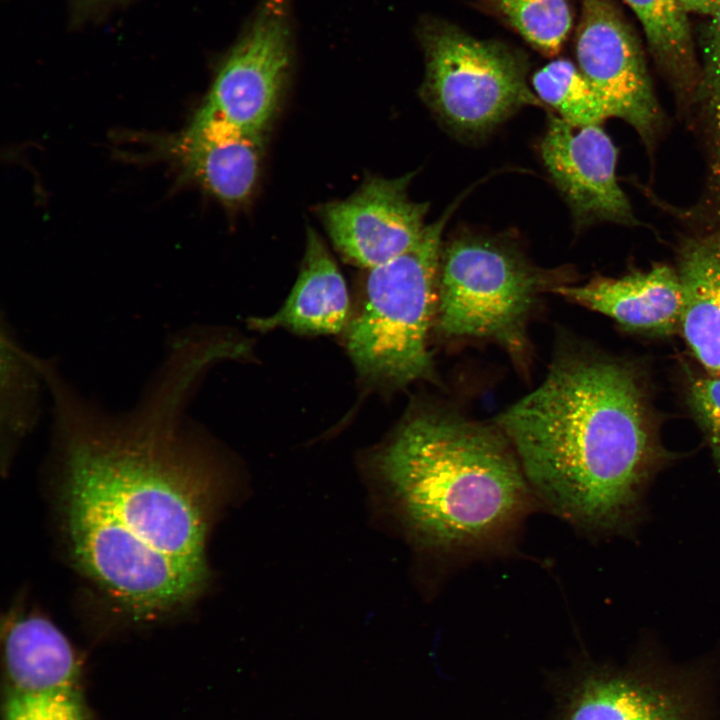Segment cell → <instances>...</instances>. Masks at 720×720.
<instances>
[{
  "mask_svg": "<svg viewBox=\"0 0 720 720\" xmlns=\"http://www.w3.org/2000/svg\"><path fill=\"white\" fill-rule=\"evenodd\" d=\"M351 314L346 282L325 243L313 228L307 230L299 275L275 313L249 320L253 329H286L297 334H338Z\"/></svg>",
  "mask_w": 720,
  "mask_h": 720,
  "instance_id": "obj_16",
  "label": "cell"
},
{
  "mask_svg": "<svg viewBox=\"0 0 720 720\" xmlns=\"http://www.w3.org/2000/svg\"><path fill=\"white\" fill-rule=\"evenodd\" d=\"M210 367L198 348L170 343L135 406L112 413L80 394L54 360L41 366L73 558L137 616L185 605L207 579L214 478L187 408Z\"/></svg>",
  "mask_w": 720,
  "mask_h": 720,
  "instance_id": "obj_1",
  "label": "cell"
},
{
  "mask_svg": "<svg viewBox=\"0 0 720 720\" xmlns=\"http://www.w3.org/2000/svg\"><path fill=\"white\" fill-rule=\"evenodd\" d=\"M625 328L670 334L681 325L683 290L676 268L655 264L622 277H597L582 285L553 290Z\"/></svg>",
  "mask_w": 720,
  "mask_h": 720,
  "instance_id": "obj_14",
  "label": "cell"
},
{
  "mask_svg": "<svg viewBox=\"0 0 720 720\" xmlns=\"http://www.w3.org/2000/svg\"><path fill=\"white\" fill-rule=\"evenodd\" d=\"M0 430L7 453L37 424L44 383L36 356L25 351L1 322Z\"/></svg>",
  "mask_w": 720,
  "mask_h": 720,
  "instance_id": "obj_19",
  "label": "cell"
},
{
  "mask_svg": "<svg viewBox=\"0 0 720 720\" xmlns=\"http://www.w3.org/2000/svg\"><path fill=\"white\" fill-rule=\"evenodd\" d=\"M688 403L720 474V376L695 379L689 388Z\"/></svg>",
  "mask_w": 720,
  "mask_h": 720,
  "instance_id": "obj_22",
  "label": "cell"
},
{
  "mask_svg": "<svg viewBox=\"0 0 720 720\" xmlns=\"http://www.w3.org/2000/svg\"><path fill=\"white\" fill-rule=\"evenodd\" d=\"M4 659V720H90L74 650L50 620L14 615L4 631Z\"/></svg>",
  "mask_w": 720,
  "mask_h": 720,
  "instance_id": "obj_9",
  "label": "cell"
},
{
  "mask_svg": "<svg viewBox=\"0 0 720 720\" xmlns=\"http://www.w3.org/2000/svg\"><path fill=\"white\" fill-rule=\"evenodd\" d=\"M412 174L369 177L348 198L326 204L322 219L334 247L367 270L403 254L423 237L428 203L408 195Z\"/></svg>",
  "mask_w": 720,
  "mask_h": 720,
  "instance_id": "obj_12",
  "label": "cell"
},
{
  "mask_svg": "<svg viewBox=\"0 0 720 720\" xmlns=\"http://www.w3.org/2000/svg\"><path fill=\"white\" fill-rule=\"evenodd\" d=\"M537 97L574 127L602 124L614 117L602 95L578 67L566 59H556L532 77Z\"/></svg>",
  "mask_w": 720,
  "mask_h": 720,
  "instance_id": "obj_20",
  "label": "cell"
},
{
  "mask_svg": "<svg viewBox=\"0 0 720 720\" xmlns=\"http://www.w3.org/2000/svg\"><path fill=\"white\" fill-rule=\"evenodd\" d=\"M642 25L649 52L673 92L677 109L688 115L700 76L688 14L677 0H624Z\"/></svg>",
  "mask_w": 720,
  "mask_h": 720,
  "instance_id": "obj_17",
  "label": "cell"
},
{
  "mask_svg": "<svg viewBox=\"0 0 720 720\" xmlns=\"http://www.w3.org/2000/svg\"><path fill=\"white\" fill-rule=\"evenodd\" d=\"M695 672L648 661L590 665L567 687L558 720H707Z\"/></svg>",
  "mask_w": 720,
  "mask_h": 720,
  "instance_id": "obj_10",
  "label": "cell"
},
{
  "mask_svg": "<svg viewBox=\"0 0 720 720\" xmlns=\"http://www.w3.org/2000/svg\"><path fill=\"white\" fill-rule=\"evenodd\" d=\"M700 76L688 113L705 148L707 173L702 203L720 206V9L706 16L699 33Z\"/></svg>",
  "mask_w": 720,
  "mask_h": 720,
  "instance_id": "obj_18",
  "label": "cell"
},
{
  "mask_svg": "<svg viewBox=\"0 0 720 720\" xmlns=\"http://www.w3.org/2000/svg\"><path fill=\"white\" fill-rule=\"evenodd\" d=\"M155 152L217 199L229 205L252 194L260 171L264 133L195 115L189 127L161 137Z\"/></svg>",
  "mask_w": 720,
  "mask_h": 720,
  "instance_id": "obj_13",
  "label": "cell"
},
{
  "mask_svg": "<svg viewBox=\"0 0 720 720\" xmlns=\"http://www.w3.org/2000/svg\"><path fill=\"white\" fill-rule=\"evenodd\" d=\"M455 207L456 202L427 225L408 251L368 270L343 332L352 363L370 384L402 388L433 378L428 337L435 323L442 234Z\"/></svg>",
  "mask_w": 720,
  "mask_h": 720,
  "instance_id": "obj_4",
  "label": "cell"
},
{
  "mask_svg": "<svg viewBox=\"0 0 720 720\" xmlns=\"http://www.w3.org/2000/svg\"><path fill=\"white\" fill-rule=\"evenodd\" d=\"M580 2L575 39L578 68L614 117L629 124L652 152L666 120L641 43L614 1Z\"/></svg>",
  "mask_w": 720,
  "mask_h": 720,
  "instance_id": "obj_8",
  "label": "cell"
},
{
  "mask_svg": "<svg viewBox=\"0 0 720 720\" xmlns=\"http://www.w3.org/2000/svg\"><path fill=\"white\" fill-rule=\"evenodd\" d=\"M501 16L531 46L557 54L572 27L569 0H478Z\"/></svg>",
  "mask_w": 720,
  "mask_h": 720,
  "instance_id": "obj_21",
  "label": "cell"
},
{
  "mask_svg": "<svg viewBox=\"0 0 720 720\" xmlns=\"http://www.w3.org/2000/svg\"><path fill=\"white\" fill-rule=\"evenodd\" d=\"M712 213H713V217H714L716 230H717L719 240H720V212H712Z\"/></svg>",
  "mask_w": 720,
  "mask_h": 720,
  "instance_id": "obj_25",
  "label": "cell"
},
{
  "mask_svg": "<svg viewBox=\"0 0 720 720\" xmlns=\"http://www.w3.org/2000/svg\"><path fill=\"white\" fill-rule=\"evenodd\" d=\"M684 11L705 17L720 9V0H677Z\"/></svg>",
  "mask_w": 720,
  "mask_h": 720,
  "instance_id": "obj_24",
  "label": "cell"
},
{
  "mask_svg": "<svg viewBox=\"0 0 720 720\" xmlns=\"http://www.w3.org/2000/svg\"><path fill=\"white\" fill-rule=\"evenodd\" d=\"M690 215L700 224L681 237L677 249L684 300L680 328L708 374L720 376V240L711 212Z\"/></svg>",
  "mask_w": 720,
  "mask_h": 720,
  "instance_id": "obj_15",
  "label": "cell"
},
{
  "mask_svg": "<svg viewBox=\"0 0 720 720\" xmlns=\"http://www.w3.org/2000/svg\"><path fill=\"white\" fill-rule=\"evenodd\" d=\"M289 0H261L196 115L265 133L291 64Z\"/></svg>",
  "mask_w": 720,
  "mask_h": 720,
  "instance_id": "obj_7",
  "label": "cell"
},
{
  "mask_svg": "<svg viewBox=\"0 0 720 720\" xmlns=\"http://www.w3.org/2000/svg\"><path fill=\"white\" fill-rule=\"evenodd\" d=\"M75 17L86 18L119 4L124 0H70Z\"/></svg>",
  "mask_w": 720,
  "mask_h": 720,
  "instance_id": "obj_23",
  "label": "cell"
},
{
  "mask_svg": "<svg viewBox=\"0 0 720 720\" xmlns=\"http://www.w3.org/2000/svg\"><path fill=\"white\" fill-rule=\"evenodd\" d=\"M423 95L453 132L479 136L541 100L527 84L526 57L506 44L475 38L447 22L422 26Z\"/></svg>",
  "mask_w": 720,
  "mask_h": 720,
  "instance_id": "obj_6",
  "label": "cell"
},
{
  "mask_svg": "<svg viewBox=\"0 0 720 720\" xmlns=\"http://www.w3.org/2000/svg\"><path fill=\"white\" fill-rule=\"evenodd\" d=\"M541 155L577 227L598 223L639 225L617 180V147L601 124L574 127L550 115Z\"/></svg>",
  "mask_w": 720,
  "mask_h": 720,
  "instance_id": "obj_11",
  "label": "cell"
},
{
  "mask_svg": "<svg viewBox=\"0 0 720 720\" xmlns=\"http://www.w3.org/2000/svg\"><path fill=\"white\" fill-rule=\"evenodd\" d=\"M380 466L419 539L442 552L488 544L529 504L531 487L501 430L456 413L406 419Z\"/></svg>",
  "mask_w": 720,
  "mask_h": 720,
  "instance_id": "obj_3",
  "label": "cell"
},
{
  "mask_svg": "<svg viewBox=\"0 0 720 720\" xmlns=\"http://www.w3.org/2000/svg\"><path fill=\"white\" fill-rule=\"evenodd\" d=\"M495 422L553 512L590 533L634 534L648 487L668 456L630 368L561 352L542 383Z\"/></svg>",
  "mask_w": 720,
  "mask_h": 720,
  "instance_id": "obj_2",
  "label": "cell"
},
{
  "mask_svg": "<svg viewBox=\"0 0 720 720\" xmlns=\"http://www.w3.org/2000/svg\"><path fill=\"white\" fill-rule=\"evenodd\" d=\"M567 284L511 243L463 234L442 245L434 327L446 338L493 341L513 357L528 352V321L541 295Z\"/></svg>",
  "mask_w": 720,
  "mask_h": 720,
  "instance_id": "obj_5",
  "label": "cell"
}]
</instances>
